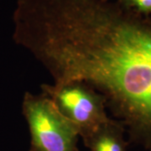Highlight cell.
<instances>
[{"label":"cell","mask_w":151,"mask_h":151,"mask_svg":"<svg viewBox=\"0 0 151 151\" xmlns=\"http://www.w3.org/2000/svg\"><path fill=\"white\" fill-rule=\"evenodd\" d=\"M60 68L65 81L102 94L129 142L151 151V21L93 1L67 33Z\"/></svg>","instance_id":"cell-1"},{"label":"cell","mask_w":151,"mask_h":151,"mask_svg":"<svg viewBox=\"0 0 151 151\" xmlns=\"http://www.w3.org/2000/svg\"><path fill=\"white\" fill-rule=\"evenodd\" d=\"M22 113L30 133L29 151H77L78 129L47 95L25 92Z\"/></svg>","instance_id":"cell-2"},{"label":"cell","mask_w":151,"mask_h":151,"mask_svg":"<svg viewBox=\"0 0 151 151\" xmlns=\"http://www.w3.org/2000/svg\"><path fill=\"white\" fill-rule=\"evenodd\" d=\"M41 92L47 95L60 112L75 125L83 140L111 119L106 112L105 97L84 83L42 84Z\"/></svg>","instance_id":"cell-3"},{"label":"cell","mask_w":151,"mask_h":151,"mask_svg":"<svg viewBox=\"0 0 151 151\" xmlns=\"http://www.w3.org/2000/svg\"><path fill=\"white\" fill-rule=\"evenodd\" d=\"M124 133V126L111 119L83 142L91 151H127Z\"/></svg>","instance_id":"cell-4"},{"label":"cell","mask_w":151,"mask_h":151,"mask_svg":"<svg viewBox=\"0 0 151 151\" xmlns=\"http://www.w3.org/2000/svg\"><path fill=\"white\" fill-rule=\"evenodd\" d=\"M128 7H134L143 14H151V0H124Z\"/></svg>","instance_id":"cell-5"}]
</instances>
